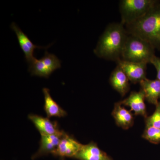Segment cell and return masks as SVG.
<instances>
[{"label":"cell","instance_id":"3957f363","mask_svg":"<svg viewBox=\"0 0 160 160\" xmlns=\"http://www.w3.org/2000/svg\"><path fill=\"white\" fill-rule=\"evenodd\" d=\"M155 49L149 42L137 36L128 33L121 60L148 64L155 56Z\"/></svg>","mask_w":160,"mask_h":160},{"label":"cell","instance_id":"2e32d148","mask_svg":"<svg viewBox=\"0 0 160 160\" xmlns=\"http://www.w3.org/2000/svg\"><path fill=\"white\" fill-rule=\"evenodd\" d=\"M28 70L31 75L37 76L40 77L48 78L52 72L41 59L38 60L35 58L34 60L29 64Z\"/></svg>","mask_w":160,"mask_h":160},{"label":"cell","instance_id":"d6986e66","mask_svg":"<svg viewBox=\"0 0 160 160\" xmlns=\"http://www.w3.org/2000/svg\"><path fill=\"white\" fill-rule=\"evenodd\" d=\"M155 106V110L153 114L145 118V123L146 126L160 128V101Z\"/></svg>","mask_w":160,"mask_h":160},{"label":"cell","instance_id":"8992f818","mask_svg":"<svg viewBox=\"0 0 160 160\" xmlns=\"http://www.w3.org/2000/svg\"><path fill=\"white\" fill-rule=\"evenodd\" d=\"M117 64L122 69L129 81L132 83H140L146 78L147 63L133 62L120 60Z\"/></svg>","mask_w":160,"mask_h":160},{"label":"cell","instance_id":"ac0fdd59","mask_svg":"<svg viewBox=\"0 0 160 160\" xmlns=\"http://www.w3.org/2000/svg\"><path fill=\"white\" fill-rule=\"evenodd\" d=\"M142 138L154 144L160 143V128L153 126H146Z\"/></svg>","mask_w":160,"mask_h":160},{"label":"cell","instance_id":"ffe728a7","mask_svg":"<svg viewBox=\"0 0 160 160\" xmlns=\"http://www.w3.org/2000/svg\"><path fill=\"white\" fill-rule=\"evenodd\" d=\"M152 64L156 68L157 72V79L160 81V58L158 57L155 56L152 59L150 63Z\"/></svg>","mask_w":160,"mask_h":160},{"label":"cell","instance_id":"277c9868","mask_svg":"<svg viewBox=\"0 0 160 160\" xmlns=\"http://www.w3.org/2000/svg\"><path fill=\"white\" fill-rule=\"evenodd\" d=\"M158 0H122L119 2L121 22L131 24L145 15Z\"/></svg>","mask_w":160,"mask_h":160},{"label":"cell","instance_id":"ba28073f","mask_svg":"<svg viewBox=\"0 0 160 160\" xmlns=\"http://www.w3.org/2000/svg\"><path fill=\"white\" fill-rule=\"evenodd\" d=\"M65 131L59 134L42 135L40 142V147L38 151L32 157L35 160L43 156L52 154L57 148Z\"/></svg>","mask_w":160,"mask_h":160},{"label":"cell","instance_id":"4fadbf2b","mask_svg":"<svg viewBox=\"0 0 160 160\" xmlns=\"http://www.w3.org/2000/svg\"><path fill=\"white\" fill-rule=\"evenodd\" d=\"M140 84L146 101L156 106L160 99V81L146 78L141 81Z\"/></svg>","mask_w":160,"mask_h":160},{"label":"cell","instance_id":"9c48e42d","mask_svg":"<svg viewBox=\"0 0 160 160\" xmlns=\"http://www.w3.org/2000/svg\"><path fill=\"white\" fill-rule=\"evenodd\" d=\"M145 99L144 92L140 89L139 92H132L128 97L120 102L122 105L130 107L135 115L146 118L147 116Z\"/></svg>","mask_w":160,"mask_h":160},{"label":"cell","instance_id":"7c38bea8","mask_svg":"<svg viewBox=\"0 0 160 160\" xmlns=\"http://www.w3.org/2000/svg\"><path fill=\"white\" fill-rule=\"evenodd\" d=\"M129 79L122 69L118 66L112 72L109 82L112 88L124 97L129 90Z\"/></svg>","mask_w":160,"mask_h":160},{"label":"cell","instance_id":"5b68a950","mask_svg":"<svg viewBox=\"0 0 160 160\" xmlns=\"http://www.w3.org/2000/svg\"><path fill=\"white\" fill-rule=\"evenodd\" d=\"M82 146V144L78 142L73 137L65 132L58 146L52 154L61 159L74 158Z\"/></svg>","mask_w":160,"mask_h":160},{"label":"cell","instance_id":"52a82bcc","mask_svg":"<svg viewBox=\"0 0 160 160\" xmlns=\"http://www.w3.org/2000/svg\"><path fill=\"white\" fill-rule=\"evenodd\" d=\"M10 27L15 32L17 37L20 47L25 54V58L28 64L31 63L35 58L33 53L36 49H47L52 44L46 46H40L34 45L27 35L14 22L12 23Z\"/></svg>","mask_w":160,"mask_h":160},{"label":"cell","instance_id":"8fae6325","mask_svg":"<svg viewBox=\"0 0 160 160\" xmlns=\"http://www.w3.org/2000/svg\"><path fill=\"white\" fill-rule=\"evenodd\" d=\"M73 158L79 160H112L93 142L83 145Z\"/></svg>","mask_w":160,"mask_h":160},{"label":"cell","instance_id":"7a4b0ae2","mask_svg":"<svg viewBox=\"0 0 160 160\" xmlns=\"http://www.w3.org/2000/svg\"><path fill=\"white\" fill-rule=\"evenodd\" d=\"M125 27L128 34L142 38L160 50V1L142 18Z\"/></svg>","mask_w":160,"mask_h":160},{"label":"cell","instance_id":"6da1fadb","mask_svg":"<svg viewBox=\"0 0 160 160\" xmlns=\"http://www.w3.org/2000/svg\"><path fill=\"white\" fill-rule=\"evenodd\" d=\"M128 33L122 23H112L100 37L94 53L100 58L117 62L122 59Z\"/></svg>","mask_w":160,"mask_h":160},{"label":"cell","instance_id":"9a60e30c","mask_svg":"<svg viewBox=\"0 0 160 160\" xmlns=\"http://www.w3.org/2000/svg\"><path fill=\"white\" fill-rule=\"evenodd\" d=\"M44 96V110L46 112L47 118L65 117L67 112L58 104L50 94L49 89L44 88L42 89Z\"/></svg>","mask_w":160,"mask_h":160},{"label":"cell","instance_id":"5bb4252c","mask_svg":"<svg viewBox=\"0 0 160 160\" xmlns=\"http://www.w3.org/2000/svg\"><path fill=\"white\" fill-rule=\"evenodd\" d=\"M122 106L120 102L116 103L112 114L118 126L124 129H128L133 126L134 117L131 111Z\"/></svg>","mask_w":160,"mask_h":160},{"label":"cell","instance_id":"30bf717a","mask_svg":"<svg viewBox=\"0 0 160 160\" xmlns=\"http://www.w3.org/2000/svg\"><path fill=\"white\" fill-rule=\"evenodd\" d=\"M28 118L34 124L41 135L59 134L63 131L60 130L57 122H52L49 118L30 114L28 115Z\"/></svg>","mask_w":160,"mask_h":160},{"label":"cell","instance_id":"e0dca14e","mask_svg":"<svg viewBox=\"0 0 160 160\" xmlns=\"http://www.w3.org/2000/svg\"><path fill=\"white\" fill-rule=\"evenodd\" d=\"M45 66L52 73L61 67V61L55 55L46 51L44 56L41 58Z\"/></svg>","mask_w":160,"mask_h":160}]
</instances>
